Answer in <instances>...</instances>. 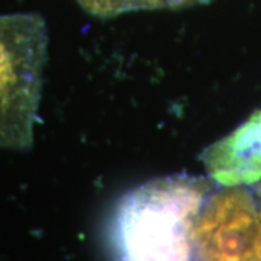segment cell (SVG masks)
Instances as JSON below:
<instances>
[{"label":"cell","mask_w":261,"mask_h":261,"mask_svg":"<svg viewBox=\"0 0 261 261\" xmlns=\"http://www.w3.org/2000/svg\"><path fill=\"white\" fill-rule=\"evenodd\" d=\"M201 178L150 180L120 200L110 224L117 261H191L192 231L207 201Z\"/></svg>","instance_id":"6da1fadb"},{"label":"cell","mask_w":261,"mask_h":261,"mask_svg":"<svg viewBox=\"0 0 261 261\" xmlns=\"http://www.w3.org/2000/svg\"><path fill=\"white\" fill-rule=\"evenodd\" d=\"M260 212L240 187L225 188L204 202L192 231L200 261H255Z\"/></svg>","instance_id":"7a4b0ae2"},{"label":"cell","mask_w":261,"mask_h":261,"mask_svg":"<svg viewBox=\"0 0 261 261\" xmlns=\"http://www.w3.org/2000/svg\"><path fill=\"white\" fill-rule=\"evenodd\" d=\"M205 171L225 188L261 180V110L202 154Z\"/></svg>","instance_id":"3957f363"},{"label":"cell","mask_w":261,"mask_h":261,"mask_svg":"<svg viewBox=\"0 0 261 261\" xmlns=\"http://www.w3.org/2000/svg\"><path fill=\"white\" fill-rule=\"evenodd\" d=\"M87 12L109 18L139 10L179 9L198 5L200 0H77Z\"/></svg>","instance_id":"277c9868"},{"label":"cell","mask_w":261,"mask_h":261,"mask_svg":"<svg viewBox=\"0 0 261 261\" xmlns=\"http://www.w3.org/2000/svg\"><path fill=\"white\" fill-rule=\"evenodd\" d=\"M255 261H261V212H260L259 227H257V234L255 240Z\"/></svg>","instance_id":"5b68a950"}]
</instances>
